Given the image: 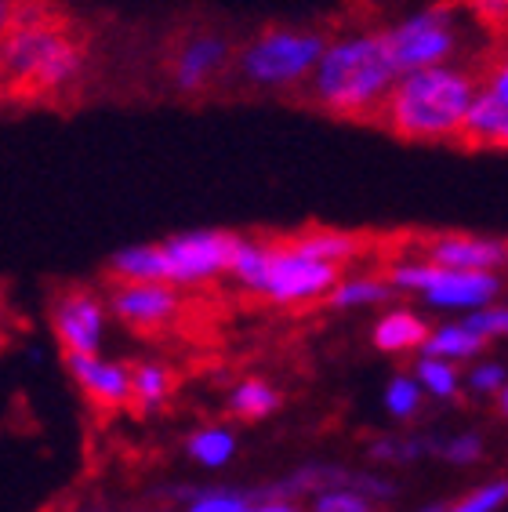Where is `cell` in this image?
<instances>
[{
  "label": "cell",
  "mask_w": 508,
  "mask_h": 512,
  "mask_svg": "<svg viewBox=\"0 0 508 512\" xmlns=\"http://www.w3.org/2000/svg\"><path fill=\"white\" fill-rule=\"evenodd\" d=\"M400 69L392 62L385 33H356L331 40L309 77V95L334 117H374L385 109Z\"/></svg>",
  "instance_id": "obj_1"
},
{
  "label": "cell",
  "mask_w": 508,
  "mask_h": 512,
  "mask_svg": "<svg viewBox=\"0 0 508 512\" xmlns=\"http://www.w3.org/2000/svg\"><path fill=\"white\" fill-rule=\"evenodd\" d=\"M476 95V77L458 66L414 69L396 80L389 102L381 109V120L392 135L411 138V142L461 138Z\"/></svg>",
  "instance_id": "obj_2"
},
{
  "label": "cell",
  "mask_w": 508,
  "mask_h": 512,
  "mask_svg": "<svg viewBox=\"0 0 508 512\" xmlns=\"http://www.w3.org/2000/svg\"><path fill=\"white\" fill-rule=\"evenodd\" d=\"M229 273L251 291L276 306H302L316 298H331V291L342 284L338 266L320 258L302 255L291 240L265 244V240H236V255Z\"/></svg>",
  "instance_id": "obj_3"
},
{
  "label": "cell",
  "mask_w": 508,
  "mask_h": 512,
  "mask_svg": "<svg viewBox=\"0 0 508 512\" xmlns=\"http://www.w3.org/2000/svg\"><path fill=\"white\" fill-rule=\"evenodd\" d=\"M84 51L55 22L15 26L0 40V80L26 91H62L77 84Z\"/></svg>",
  "instance_id": "obj_4"
},
{
  "label": "cell",
  "mask_w": 508,
  "mask_h": 512,
  "mask_svg": "<svg viewBox=\"0 0 508 512\" xmlns=\"http://www.w3.org/2000/svg\"><path fill=\"white\" fill-rule=\"evenodd\" d=\"M323 51H327V40L313 30H287V26H276V30H265L247 44L240 55H236V66L244 73L247 84L254 88H294L316 73Z\"/></svg>",
  "instance_id": "obj_5"
},
{
  "label": "cell",
  "mask_w": 508,
  "mask_h": 512,
  "mask_svg": "<svg viewBox=\"0 0 508 512\" xmlns=\"http://www.w3.org/2000/svg\"><path fill=\"white\" fill-rule=\"evenodd\" d=\"M392 287L421 291L436 309H487L498 298V276L472 273V269H447L436 262H400L389 273Z\"/></svg>",
  "instance_id": "obj_6"
},
{
  "label": "cell",
  "mask_w": 508,
  "mask_h": 512,
  "mask_svg": "<svg viewBox=\"0 0 508 512\" xmlns=\"http://www.w3.org/2000/svg\"><path fill=\"white\" fill-rule=\"evenodd\" d=\"M385 44H389L392 62H396L403 77V73H414V69L447 66L450 55L461 44V26L454 19V8L440 4V8L414 11L411 19L396 22L385 33Z\"/></svg>",
  "instance_id": "obj_7"
},
{
  "label": "cell",
  "mask_w": 508,
  "mask_h": 512,
  "mask_svg": "<svg viewBox=\"0 0 508 512\" xmlns=\"http://www.w3.org/2000/svg\"><path fill=\"white\" fill-rule=\"evenodd\" d=\"M236 240L240 237L222 233V229H189V233H175V237L160 240L167 258V284H207V280L229 273Z\"/></svg>",
  "instance_id": "obj_8"
},
{
  "label": "cell",
  "mask_w": 508,
  "mask_h": 512,
  "mask_svg": "<svg viewBox=\"0 0 508 512\" xmlns=\"http://www.w3.org/2000/svg\"><path fill=\"white\" fill-rule=\"evenodd\" d=\"M51 331L62 353H98L106 338V306L91 291H62L51 306Z\"/></svg>",
  "instance_id": "obj_9"
},
{
  "label": "cell",
  "mask_w": 508,
  "mask_h": 512,
  "mask_svg": "<svg viewBox=\"0 0 508 512\" xmlns=\"http://www.w3.org/2000/svg\"><path fill=\"white\" fill-rule=\"evenodd\" d=\"M109 313L131 331H157L178 316L175 284H120L109 295Z\"/></svg>",
  "instance_id": "obj_10"
},
{
  "label": "cell",
  "mask_w": 508,
  "mask_h": 512,
  "mask_svg": "<svg viewBox=\"0 0 508 512\" xmlns=\"http://www.w3.org/2000/svg\"><path fill=\"white\" fill-rule=\"evenodd\" d=\"M233 59V44L218 33H193L178 44L175 59H171V84L182 95L211 88V80L222 73Z\"/></svg>",
  "instance_id": "obj_11"
},
{
  "label": "cell",
  "mask_w": 508,
  "mask_h": 512,
  "mask_svg": "<svg viewBox=\"0 0 508 512\" xmlns=\"http://www.w3.org/2000/svg\"><path fill=\"white\" fill-rule=\"evenodd\" d=\"M66 371L77 389L102 411H120L131 404V367L98 353H66Z\"/></svg>",
  "instance_id": "obj_12"
},
{
  "label": "cell",
  "mask_w": 508,
  "mask_h": 512,
  "mask_svg": "<svg viewBox=\"0 0 508 512\" xmlns=\"http://www.w3.org/2000/svg\"><path fill=\"white\" fill-rule=\"evenodd\" d=\"M425 258L447 269H472V273H494L508 262V244L483 237H436L425 244Z\"/></svg>",
  "instance_id": "obj_13"
},
{
  "label": "cell",
  "mask_w": 508,
  "mask_h": 512,
  "mask_svg": "<svg viewBox=\"0 0 508 512\" xmlns=\"http://www.w3.org/2000/svg\"><path fill=\"white\" fill-rule=\"evenodd\" d=\"M109 273L120 284H167L164 244H127L109 255Z\"/></svg>",
  "instance_id": "obj_14"
},
{
  "label": "cell",
  "mask_w": 508,
  "mask_h": 512,
  "mask_svg": "<svg viewBox=\"0 0 508 512\" xmlns=\"http://www.w3.org/2000/svg\"><path fill=\"white\" fill-rule=\"evenodd\" d=\"M461 138L469 146H498L508 149V106L501 99H494L487 88L479 91L476 102L469 109V120H465V131Z\"/></svg>",
  "instance_id": "obj_15"
},
{
  "label": "cell",
  "mask_w": 508,
  "mask_h": 512,
  "mask_svg": "<svg viewBox=\"0 0 508 512\" xmlns=\"http://www.w3.org/2000/svg\"><path fill=\"white\" fill-rule=\"evenodd\" d=\"M429 338V327L421 316H414L411 309H392L374 324V345L381 353H407V349H421Z\"/></svg>",
  "instance_id": "obj_16"
},
{
  "label": "cell",
  "mask_w": 508,
  "mask_h": 512,
  "mask_svg": "<svg viewBox=\"0 0 508 512\" xmlns=\"http://www.w3.org/2000/svg\"><path fill=\"white\" fill-rule=\"evenodd\" d=\"M171 389H175V375L167 371L164 364H135L131 367V404L138 407V411H160V407L167 404V396H171Z\"/></svg>",
  "instance_id": "obj_17"
},
{
  "label": "cell",
  "mask_w": 508,
  "mask_h": 512,
  "mask_svg": "<svg viewBox=\"0 0 508 512\" xmlns=\"http://www.w3.org/2000/svg\"><path fill=\"white\" fill-rule=\"evenodd\" d=\"M302 255L320 258V262H331V266H342L349 258H356L360 251V240L352 233H342V229H313V233H302V237L291 240Z\"/></svg>",
  "instance_id": "obj_18"
},
{
  "label": "cell",
  "mask_w": 508,
  "mask_h": 512,
  "mask_svg": "<svg viewBox=\"0 0 508 512\" xmlns=\"http://www.w3.org/2000/svg\"><path fill=\"white\" fill-rule=\"evenodd\" d=\"M186 454L196 465H204V469H222V465L233 462L236 436L225 425H204V429H196L186 440Z\"/></svg>",
  "instance_id": "obj_19"
},
{
  "label": "cell",
  "mask_w": 508,
  "mask_h": 512,
  "mask_svg": "<svg viewBox=\"0 0 508 512\" xmlns=\"http://www.w3.org/2000/svg\"><path fill=\"white\" fill-rule=\"evenodd\" d=\"M425 356H440V360H472L483 349V335H476L469 324H447L440 331H429L425 338Z\"/></svg>",
  "instance_id": "obj_20"
},
{
  "label": "cell",
  "mask_w": 508,
  "mask_h": 512,
  "mask_svg": "<svg viewBox=\"0 0 508 512\" xmlns=\"http://www.w3.org/2000/svg\"><path fill=\"white\" fill-rule=\"evenodd\" d=\"M280 407V393L273 385L262 382V378H244L240 385H233L229 393V411L244 422H258V418H269V414Z\"/></svg>",
  "instance_id": "obj_21"
},
{
  "label": "cell",
  "mask_w": 508,
  "mask_h": 512,
  "mask_svg": "<svg viewBox=\"0 0 508 512\" xmlns=\"http://www.w3.org/2000/svg\"><path fill=\"white\" fill-rule=\"evenodd\" d=\"M396 287L392 280H378V276H349L331 291V302L338 309H360V306H378L392 295Z\"/></svg>",
  "instance_id": "obj_22"
},
{
  "label": "cell",
  "mask_w": 508,
  "mask_h": 512,
  "mask_svg": "<svg viewBox=\"0 0 508 512\" xmlns=\"http://www.w3.org/2000/svg\"><path fill=\"white\" fill-rule=\"evenodd\" d=\"M414 375H418V382H421V389H425V393L443 396V400L458 393V385H461L454 364H450V360H440V356H421Z\"/></svg>",
  "instance_id": "obj_23"
},
{
  "label": "cell",
  "mask_w": 508,
  "mask_h": 512,
  "mask_svg": "<svg viewBox=\"0 0 508 512\" xmlns=\"http://www.w3.org/2000/svg\"><path fill=\"white\" fill-rule=\"evenodd\" d=\"M313 512H374V502L356 487H331L313 498Z\"/></svg>",
  "instance_id": "obj_24"
},
{
  "label": "cell",
  "mask_w": 508,
  "mask_h": 512,
  "mask_svg": "<svg viewBox=\"0 0 508 512\" xmlns=\"http://www.w3.org/2000/svg\"><path fill=\"white\" fill-rule=\"evenodd\" d=\"M508 502V480H490L476 491H469L458 505H450L443 512H498Z\"/></svg>",
  "instance_id": "obj_25"
},
{
  "label": "cell",
  "mask_w": 508,
  "mask_h": 512,
  "mask_svg": "<svg viewBox=\"0 0 508 512\" xmlns=\"http://www.w3.org/2000/svg\"><path fill=\"white\" fill-rule=\"evenodd\" d=\"M385 407H389L392 418H411L421 407V382L418 378H392L389 389H385Z\"/></svg>",
  "instance_id": "obj_26"
},
{
  "label": "cell",
  "mask_w": 508,
  "mask_h": 512,
  "mask_svg": "<svg viewBox=\"0 0 508 512\" xmlns=\"http://www.w3.org/2000/svg\"><path fill=\"white\" fill-rule=\"evenodd\" d=\"M186 512H258V505L233 491H193Z\"/></svg>",
  "instance_id": "obj_27"
},
{
  "label": "cell",
  "mask_w": 508,
  "mask_h": 512,
  "mask_svg": "<svg viewBox=\"0 0 508 512\" xmlns=\"http://www.w3.org/2000/svg\"><path fill=\"white\" fill-rule=\"evenodd\" d=\"M436 451H440L447 462L469 465L483 454V440H479L476 433H461V436H454V440H447V444H436Z\"/></svg>",
  "instance_id": "obj_28"
},
{
  "label": "cell",
  "mask_w": 508,
  "mask_h": 512,
  "mask_svg": "<svg viewBox=\"0 0 508 512\" xmlns=\"http://www.w3.org/2000/svg\"><path fill=\"white\" fill-rule=\"evenodd\" d=\"M421 451H436V444H418V440H381V444H374V458H381V462H414Z\"/></svg>",
  "instance_id": "obj_29"
},
{
  "label": "cell",
  "mask_w": 508,
  "mask_h": 512,
  "mask_svg": "<svg viewBox=\"0 0 508 512\" xmlns=\"http://www.w3.org/2000/svg\"><path fill=\"white\" fill-rule=\"evenodd\" d=\"M465 324L483 338H498V335H508V306L505 309H476V313L465 320Z\"/></svg>",
  "instance_id": "obj_30"
},
{
  "label": "cell",
  "mask_w": 508,
  "mask_h": 512,
  "mask_svg": "<svg viewBox=\"0 0 508 512\" xmlns=\"http://www.w3.org/2000/svg\"><path fill=\"white\" fill-rule=\"evenodd\" d=\"M472 393H501L505 389V367L501 364H479L469 375Z\"/></svg>",
  "instance_id": "obj_31"
},
{
  "label": "cell",
  "mask_w": 508,
  "mask_h": 512,
  "mask_svg": "<svg viewBox=\"0 0 508 512\" xmlns=\"http://www.w3.org/2000/svg\"><path fill=\"white\" fill-rule=\"evenodd\" d=\"M476 19L490 26H508V0H465Z\"/></svg>",
  "instance_id": "obj_32"
},
{
  "label": "cell",
  "mask_w": 508,
  "mask_h": 512,
  "mask_svg": "<svg viewBox=\"0 0 508 512\" xmlns=\"http://www.w3.org/2000/svg\"><path fill=\"white\" fill-rule=\"evenodd\" d=\"M487 91L494 95V99H501L508 106V51L501 55L494 66H490V73H487Z\"/></svg>",
  "instance_id": "obj_33"
},
{
  "label": "cell",
  "mask_w": 508,
  "mask_h": 512,
  "mask_svg": "<svg viewBox=\"0 0 508 512\" xmlns=\"http://www.w3.org/2000/svg\"><path fill=\"white\" fill-rule=\"evenodd\" d=\"M19 8H22V0H0V40L15 30V22H19Z\"/></svg>",
  "instance_id": "obj_34"
},
{
  "label": "cell",
  "mask_w": 508,
  "mask_h": 512,
  "mask_svg": "<svg viewBox=\"0 0 508 512\" xmlns=\"http://www.w3.org/2000/svg\"><path fill=\"white\" fill-rule=\"evenodd\" d=\"M258 512H302V509H294L287 498H269V502L258 505Z\"/></svg>",
  "instance_id": "obj_35"
},
{
  "label": "cell",
  "mask_w": 508,
  "mask_h": 512,
  "mask_svg": "<svg viewBox=\"0 0 508 512\" xmlns=\"http://www.w3.org/2000/svg\"><path fill=\"white\" fill-rule=\"evenodd\" d=\"M501 414H505V418H508V385H505V389H501Z\"/></svg>",
  "instance_id": "obj_36"
},
{
  "label": "cell",
  "mask_w": 508,
  "mask_h": 512,
  "mask_svg": "<svg viewBox=\"0 0 508 512\" xmlns=\"http://www.w3.org/2000/svg\"><path fill=\"white\" fill-rule=\"evenodd\" d=\"M84 512H109V509H84Z\"/></svg>",
  "instance_id": "obj_37"
},
{
  "label": "cell",
  "mask_w": 508,
  "mask_h": 512,
  "mask_svg": "<svg viewBox=\"0 0 508 512\" xmlns=\"http://www.w3.org/2000/svg\"><path fill=\"white\" fill-rule=\"evenodd\" d=\"M421 512H443V509H421Z\"/></svg>",
  "instance_id": "obj_38"
}]
</instances>
